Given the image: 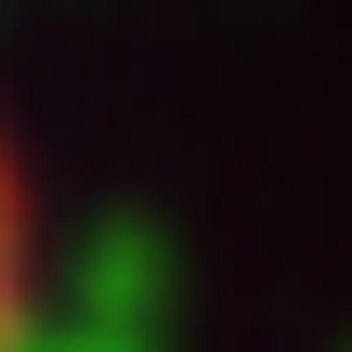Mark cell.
I'll return each mask as SVG.
<instances>
[{"mask_svg": "<svg viewBox=\"0 0 352 352\" xmlns=\"http://www.w3.org/2000/svg\"><path fill=\"white\" fill-rule=\"evenodd\" d=\"M0 340H13V183H0Z\"/></svg>", "mask_w": 352, "mask_h": 352, "instance_id": "obj_1", "label": "cell"}]
</instances>
